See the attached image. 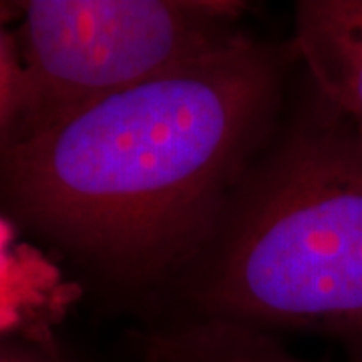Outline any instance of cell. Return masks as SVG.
I'll return each instance as SVG.
<instances>
[{
  "label": "cell",
  "mask_w": 362,
  "mask_h": 362,
  "mask_svg": "<svg viewBox=\"0 0 362 362\" xmlns=\"http://www.w3.org/2000/svg\"><path fill=\"white\" fill-rule=\"evenodd\" d=\"M270 153L204 247L206 318L316 330L362 349V133L314 97Z\"/></svg>",
  "instance_id": "7a4b0ae2"
},
{
  "label": "cell",
  "mask_w": 362,
  "mask_h": 362,
  "mask_svg": "<svg viewBox=\"0 0 362 362\" xmlns=\"http://www.w3.org/2000/svg\"><path fill=\"white\" fill-rule=\"evenodd\" d=\"M16 42L25 137L81 105L240 39L244 4L223 0H28Z\"/></svg>",
  "instance_id": "3957f363"
},
{
  "label": "cell",
  "mask_w": 362,
  "mask_h": 362,
  "mask_svg": "<svg viewBox=\"0 0 362 362\" xmlns=\"http://www.w3.org/2000/svg\"><path fill=\"white\" fill-rule=\"evenodd\" d=\"M141 362H306L266 332L246 324L206 318L157 332L143 342Z\"/></svg>",
  "instance_id": "5b68a950"
},
{
  "label": "cell",
  "mask_w": 362,
  "mask_h": 362,
  "mask_svg": "<svg viewBox=\"0 0 362 362\" xmlns=\"http://www.w3.org/2000/svg\"><path fill=\"white\" fill-rule=\"evenodd\" d=\"M294 54L314 97L362 133V0H300Z\"/></svg>",
  "instance_id": "277c9868"
},
{
  "label": "cell",
  "mask_w": 362,
  "mask_h": 362,
  "mask_svg": "<svg viewBox=\"0 0 362 362\" xmlns=\"http://www.w3.org/2000/svg\"><path fill=\"white\" fill-rule=\"evenodd\" d=\"M6 23L8 13L0 4V153L21 139L28 109L23 59Z\"/></svg>",
  "instance_id": "8992f818"
},
{
  "label": "cell",
  "mask_w": 362,
  "mask_h": 362,
  "mask_svg": "<svg viewBox=\"0 0 362 362\" xmlns=\"http://www.w3.org/2000/svg\"><path fill=\"white\" fill-rule=\"evenodd\" d=\"M0 362H59L49 354L35 349L14 346V344H0Z\"/></svg>",
  "instance_id": "52a82bcc"
},
{
  "label": "cell",
  "mask_w": 362,
  "mask_h": 362,
  "mask_svg": "<svg viewBox=\"0 0 362 362\" xmlns=\"http://www.w3.org/2000/svg\"><path fill=\"white\" fill-rule=\"evenodd\" d=\"M282 97L276 54L242 35L52 119L0 153L14 206L123 276L202 252Z\"/></svg>",
  "instance_id": "6da1fadb"
}]
</instances>
